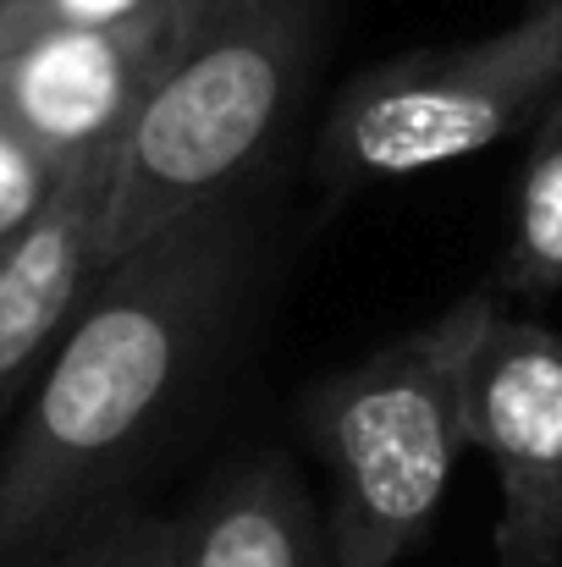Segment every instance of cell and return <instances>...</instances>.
Wrapping results in <instances>:
<instances>
[{
    "mask_svg": "<svg viewBox=\"0 0 562 567\" xmlns=\"http://www.w3.org/2000/svg\"><path fill=\"white\" fill-rule=\"evenodd\" d=\"M497 303L491 287H474L430 326L304 385L298 435L320 463L343 567H397L436 529L469 452V359Z\"/></svg>",
    "mask_w": 562,
    "mask_h": 567,
    "instance_id": "3",
    "label": "cell"
},
{
    "mask_svg": "<svg viewBox=\"0 0 562 567\" xmlns=\"http://www.w3.org/2000/svg\"><path fill=\"white\" fill-rule=\"evenodd\" d=\"M177 518V567H343L326 502L282 446L215 463Z\"/></svg>",
    "mask_w": 562,
    "mask_h": 567,
    "instance_id": "8",
    "label": "cell"
},
{
    "mask_svg": "<svg viewBox=\"0 0 562 567\" xmlns=\"http://www.w3.org/2000/svg\"><path fill=\"white\" fill-rule=\"evenodd\" d=\"M111 155L83 161L55 193V204L11 248H0V391L33 385L39 364L67 337V326L78 320V309L111 265Z\"/></svg>",
    "mask_w": 562,
    "mask_h": 567,
    "instance_id": "7",
    "label": "cell"
},
{
    "mask_svg": "<svg viewBox=\"0 0 562 567\" xmlns=\"http://www.w3.org/2000/svg\"><path fill=\"white\" fill-rule=\"evenodd\" d=\"M39 567H177V518L144 502L116 507Z\"/></svg>",
    "mask_w": 562,
    "mask_h": 567,
    "instance_id": "10",
    "label": "cell"
},
{
    "mask_svg": "<svg viewBox=\"0 0 562 567\" xmlns=\"http://www.w3.org/2000/svg\"><path fill=\"white\" fill-rule=\"evenodd\" d=\"M265 276L259 193L210 204L105 265L0 435V567H39L139 502Z\"/></svg>",
    "mask_w": 562,
    "mask_h": 567,
    "instance_id": "1",
    "label": "cell"
},
{
    "mask_svg": "<svg viewBox=\"0 0 562 567\" xmlns=\"http://www.w3.org/2000/svg\"><path fill=\"white\" fill-rule=\"evenodd\" d=\"M183 11L187 0L133 28L50 33L0 50V127H11L61 166L111 155L144 111L177 44Z\"/></svg>",
    "mask_w": 562,
    "mask_h": 567,
    "instance_id": "6",
    "label": "cell"
},
{
    "mask_svg": "<svg viewBox=\"0 0 562 567\" xmlns=\"http://www.w3.org/2000/svg\"><path fill=\"white\" fill-rule=\"evenodd\" d=\"M562 89V0H530L513 22L375 61L343 83L315 177L331 198L397 188L530 133Z\"/></svg>",
    "mask_w": 562,
    "mask_h": 567,
    "instance_id": "4",
    "label": "cell"
},
{
    "mask_svg": "<svg viewBox=\"0 0 562 567\" xmlns=\"http://www.w3.org/2000/svg\"><path fill=\"white\" fill-rule=\"evenodd\" d=\"M22 396H28V385H6V391H0V435H6V424L17 419V408H22Z\"/></svg>",
    "mask_w": 562,
    "mask_h": 567,
    "instance_id": "13",
    "label": "cell"
},
{
    "mask_svg": "<svg viewBox=\"0 0 562 567\" xmlns=\"http://www.w3.org/2000/svg\"><path fill=\"white\" fill-rule=\"evenodd\" d=\"M326 28L331 0H187L177 44L111 155V259L259 183L309 100Z\"/></svg>",
    "mask_w": 562,
    "mask_h": 567,
    "instance_id": "2",
    "label": "cell"
},
{
    "mask_svg": "<svg viewBox=\"0 0 562 567\" xmlns=\"http://www.w3.org/2000/svg\"><path fill=\"white\" fill-rule=\"evenodd\" d=\"M72 172L78 166H61L28 138H17L11 127H0V248H11L55 204Z\"/></svg>",
    "mask_w": 562,
    "mask_h": 567,
    "instance_id": "12",
    "label": "cell"
},
{
    "mask_svg": "<svg viewBox=\"0 0 562 567\" xmlns=\"http://www.w3.org/2000/svg\"><path fill=\"white\" fill-rule=\"evenodd\" d=\"M183 0H0V50L50 39V33H94V28H133L150 17L177 11Z\"/></svg>",
    "mask_w": 562,
    "mask_h": 567,
    "instance_id": "11",
    "label": "cell"
},
{
    "mask_svg": "<svg viewBox=\"0 0 562 567\" xmlns=\"http://www.w3.org/2000/svg\"><path fill=\"white\" fill-rule=\"evenodd\" d=\"M463 430L497 474L491 567H562V331L497 303L469 359Z\"/></svg>",
    "mask_w": 562,
    "mask_h": 567,
    "instance_id": "5",
    "label": "cell"
},
{
    "mask_svg": "<svg viewBox=\"0 0 562 567\" xmlns=\"http://www.w3.org/2000/svg\"><path fill=\"white\" fill-rule=\"evenodd\" d=\"M491 292L502 303L562 292V89L530 127L519 188H513V220H508Z\"/></svg>",
    "mask_w": 562,
    "mask_h": 567,
    "instance_id": "9",
    "label": "cell"
}]
</instances>
